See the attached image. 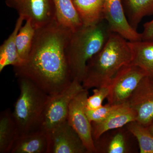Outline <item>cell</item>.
I'll return each mask as SVG.
<instances>
[{"mask_svg": "<svg viewBox=\"0 0 153 153\" xmlns=\"http://www.w3.org/2000/svg\"><path fill=\"white\" fill-rule=\"evenodd\" d=\"M71 33L56 19L36 29L28 58L13 67L15 76L30 79L49 95L65 89L73 80L66 54Z\"/></svg>", "mask_w": 153, "mask_h": 153, "instance_id": "1", "label": "cell"}, {"mask_svg": "<svg viewBox=\"0 0 153 153\" xmlns=\"http://www.w3.org/2000/svg\"><path fill=\"white\" fill-rule=\"evenodd\" d=\"M132 60L129 41L112 33L103 48L87 62L82 86L88 90L108 85L118 71Z\"/></svg>", "mask_w": 153, "mask_h": 153, "instance_id": "2", "label": "cell"}, {"mask_svg": "<svg viewBox=\"0 0 153 153\" xmlns=\"http://www.w3.org/2000/svg\"><path fill=\"white\" fill-rule=\"evenodd\" d=\"M112 33L105 19L72 32L66 54L73 80L82 83L87 62L103 48Z\"/></svg>", "mask_w": 153, "mask_h": 153, "instance_id": "3", "label": "cell"}, {"mask_svg": "<svg viewBox=\"0 0 153 153\" xmlns=\"http://www.w3.org/2000/svg\"><path fill=\"white\" fill-rule=\"evenodd\" d=\"M20 94L13 114L20 135L42 129L49 94L30 79L18 78Z\"/></svg>", "mask_w": 153, "mask_h": 153, "instance_id": "4", "label": "cell"}, {"mask_svg": "<svg viewBox=\"0 0 153 153\" xmlns=\"http://www.w3.org/2000/svg\"><path fill=\"white\" fill-rule=\"evenodd\" d=\"M84 89L82 83L74 79L61 92L50 95L45 108L41 129L49 132L67 121L71 100Z\"/></svg>", "mask_w": 153, "mask_h": 153, "instance_id": "5", "label": "cell"}, {"mask_svg": "<svg viewBox=\"0 0 153 153\" xmlns=\"http://www.w3.org/2000/svg\"><path fill=\"white\" fill-rule=\"evenodd\" d=\"M146 76L143 70L132 63L122 67L108 84L109 93L107 98L108 103L120 105L127 102Z\"/></svg>", "mask_w": 153, "mask_h": 153, "instance_id": "6", "label": "cell"}, {"mask_svg": "<svg viewBox=\"0 0 153 153\" xmlns=\"http://www.w3.org/2000/svg\"><path fill=\"white\" fill-rule=\"evenodd\" d=\"M88 97V90L85 88L72 99L67 121L82 140L88 153H96L97 150L92 136L91 123L86 114L85 104Z\"/></svg>", "mask_w": 153, "mask_h": 153, "instance_id": "7", "label": "cell"}, {"mask_svg": "<svg viewBox=\"0 0 153 153\" xmlns=\"http://www.w3.org/2000/svg\"><path fill=\"white\" fill-rule=\"evenodd\" d=\"M6 3L25 20H31L36 30L56 19L52 0H6Z\"/></svg>", "mask_w": 153, "mask_h": 153, "instance_id": "8", "label": "cell"}, {"mask_svg": "<svg viewBox=\"0 0 153 153\" xmlns=\"http://www.w3.org/2000/svg\"><path fill=\"white\" fill-rule=\"evenodd\" d=\"M136 121L148 127L153 121V79L146 76L128 100Z\"/></svg>", "mask_w": 153, "mask_h": 153, "instance_id": "9", "label": "cell"}, {"mask_svg": "<svg viewBox=\"0 0 153 153\" xmlns=\"http://www.w3.org/2000/svg\"><path fill=\"white\" fill-rule=\"evenodd\" d=\"M48 133V153H88L82 140L67 121Z\"/></svg>", "mask_w": 153, "mask_h": 153, "instance_id": "10", "label": "cell"}, {"mask_svg": "<svg viewBox=\"0 0 153 153\" xmlns=\"http://www.w3.org/2000/svg\"><path fill=\"white\" fill-rule=\"evenodd\" d=\"M103 17L112 33H117L130 42L141 41V33L129 24L121 0H105Z\"/></svg>", "mask_w": 153, "mask_h": 153, "instance_id": "11", "label": "cell"}, {"mask_svg": "<svg viewBox=\"0 0 153 153\" xmlns=\"http://www.w3.org/2000/svg\"><path fill=\"white\" fill-rule=\"evenodd\" d=\"M134 121H136V117L128 102L118 105L104 120L91 123L94 140H97L106 131L122 127Z\"/></svg>", "mask_w": 153, "mask_h": 153, "instance_id": "12", "label": "cell"}, {"mask_svg": "<svg viewBox=\"0 0 153 153\" xmlns=\"http://www.w3.org/2000/svg\"><path fill=\"white\" fill-rule=\"evenodd\" d=\"M49 133L43 129L20 135L10 153H48Z\"/></svg>", "mask_w": 153, "mask_h": 153, "instance_id": "13", "label": "cell"}, {"mask_svg": "<svg viewBox=\"0 0 153 153\" xmlns=\"http://www.w3.org/2000/svg\"><path fill=\"white\" fill-rule=\"evenodd\" d=\"M129 43L132 55L131 63L142 68L153 79V40Z\"/></svg>", "mask_w": 153, "mask_h": 153, "instance_id": "14", "label": "cell"}, {"mask_svg": "<svg viewBox=\"0 0 153 153\" xmlns=\"http://www.w3.org/2000/svg\"><path fill=\"white\" fill-rule=\"evenodd\" d=\"M20 134L10 108L0 114V153H10Z\"/></svg>", "mask_w": 153, "mask_h": 153, "instance_id": "15", "label": "cell"}, {"mask_svg": "<svg viewBox=\"0 0 153 153\" xmlns=\"http://www.w3.org/2000/svg\"><path fill=\"white\" fill-rule=\"evenodd\" d=\"M24 21V18L19 16L13 32L0 47L1 72L6 66H13L15 67L22 64V61L18 54L16 41L17 35L22 27Z\"/></svg>", "mask_w": 153, "mask_h": 153, "instance_id": "16", "label": "cell"}, {"mask_svg": "<svg viewBox=\"0 0 153 153\" xmlns=\"http://www.w3.org/2000/svg\"><path fill=\"white\" fill-rule=\"evenodd\" d=\"M58 23L72 32L83 25L73 0H52Z\"/></svg>", "mask_w": 153, "mask_h": 153, "instance_id": "17", "label": "cell"}, {"mask_svg": "<svg viewBox=\"0 0 153 153\" xmlns=\"http://www.w3.org/2000/svg\"><path fill=\"white\" fill-rule=\"evenodd\" d=\"M73 1L83 25H95L104 19L105 0H73Z\"/></svg>", "mask_w": 153, "mask_h": 153, "instance_id": "18", "label": "cell"}, {"mask_svg": "<svg viewBox=\"0 0 153 153\" xmlns=\"http://www.w3.org/2000/svg\"><path fill=\"white\" fill-rule=\"evenodd\" d=\"M129 24L137 30L145 17L153 15V0H121Z\"/></svg>", "mask_w": 153, "mask_h": 153, "instance_id": "19", "label": "cell"}, {"mask_svg": "<svg viewBox=\"0 0 153 153\" xmlns=\"http://www.w3.org/2000/svg\"><path fill=\"white\" fill-rule=\"evenodd\" d=\"M26 21L25 25L19 30L16 41L18 54L22 63L27 60L30 54L36 30L31 20Z\"/></svg>", "mask_w": 153, "mask_h": 153, "instance_id": "20", "label": "cell"}, {"mask_svg": "<svg viewBox=\"0 0 153 153\" xmlns=\"http://www.w3.org/2000/svg\"><path fill=\"white\" fill-rule=\"evenodd\" d=\"M128 129L137 140L140 153H153V135L147 127L134 121L128 124Z\"/></svg>", "mask_w": 153, "mask_h": 153, "instance_id": "21", "label": "cell"}, {"mask_svg": "<svg viewBox=\"0 0 153 153\" xmlns=\"http://www.w3.org/2000/svg\"><path fill=\"white\" fill-rule=\"evenodd\" d=\"M108 85L101 87L95 88L93 90V94L88 96L86 100L85 108L88 110H94L102 105V102L107 98L109 93Z\"/></svg>", "mask_w": 153, "mask_h": 153, "instance_id": "22", "label": "cell"}, {"mask_svg": "<svg viewBox=\"0 0 153 153\" xmlns=\"http://www.w3.org/2000/svg\"><path fill=\"white\" fill-rule=\"evenodd\" d=\"M117 105L108 102L97 109H86V115L91 122H98L105 118Z\"/></svg>", "mask_w": 153, "mask_h": 153, "instance_id": "23", "label": "cell"}, {"mask_svg": "<svg viewBox=\"0 0 153 153\" xmlns=\"http://www.w3.org/2000/svg\"><path fill=\"white\" fill-rule=\"evenodd\" d=\"M126 152L125 141L121 133L116 134L109 143L107 149L108 153H125Z\"/></svg>", "mask_w": 153, "mask_h": 153, "instance_id": "24", "label": "cell"}, {"mask_svg": "<svg viewBox=\"0 0 153 153\" xmlns=\"http://www.w3.org/2000/svg\"><path fill=\"white\" fill-rule=\"evenodd\" d=\"M141 36L143 41L153 40V19L144 24Z\"/></svg>", "mask_w": 153, "mask_h": 153, "instance_id": "25", "label": "cell"}, {"mask_svg": "<svg viewBox=\"0 0 153 153\" xmlns=\"http://www.w3.org/2000/svg\"><path fill=\"white\" fill-rule=\"evenodd\" d=\"M147 128L149 131L153 135V121Z\"/></svg>", "mask_w": 153, "mask_h": 153, "instance_id": "26", "label": "cell"}]
</instances>
